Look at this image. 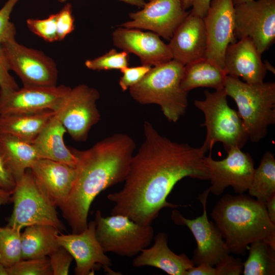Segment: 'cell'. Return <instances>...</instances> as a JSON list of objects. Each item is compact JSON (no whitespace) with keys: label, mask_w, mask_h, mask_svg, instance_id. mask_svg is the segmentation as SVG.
<instances>
[{"label":"cell","mask_w":275,"mask_h":275,"mask_svg":"<svg viewBox=\"0 0 275 275\" xmlns=\"http://www.w3.org/2000/svg\"><path fill=\"white\" fill-rule=\"evenodd\" d=\"M95 228V220L91 221L88 223L87 228L79 233H60L57 236L58 242L75 260L76 275L94 274L95 270L102 268L108 274H119L111 268V260L96 238Z\"/></svg>","instance_id":"obj_14"},{"label":"cell","mask_w":275,"mask_h":275,"mask_svg":"<svg viewBox=\"0 0 275 275\" xmlns=\"http://www.w3.org/2000/svg\"><path fill=\"white\" fill-rule=\"evenodd\" d=\"M224 70L227 75L241 77L249 84L263 82L267 72L261 54L248 37L241 38L228 46Z\"/></svg>","instance_id":"obj_21"},{"label":"cell","mask_w":275,"mask_h":275,"mask_svg":"<svg viewBox=\"0 0 275 275\" xmlns=\"http://www.w3.org/2000/svg\"><path fill=\"white\" fill-rule=\"evenodd\" d=\"M20 230L7 226L0 227V263L9 267L21 260Z\"/></svg>","instance_id":"obj_30"},{"label":"cell","mask_w":275,"mask_h":275,"mask_svg":"<svg viewBox=\"0 0 275 275\" xmlns=\"http://www.w3.org/2000/svg\"><path fill=\"white\" fill-rule=\"evenodd\" d=\"M54 112L50 109L32 113L0 114V134L13 136L33 143Z\"/></svg>","instance_id":"obj_24"},{"label":"cell","mask_w":275,"mask_h":275,"mask_svg":"<svg viewBox=\"0 0 275 275\" xmlns=\"http://www.w3.org/2000/svg\"><path fill=\"white\" fill-rule=\"evenodd\" d=\"M12 194L0 189V206L11 202Z\"/></svg>","instance_id":"obj_44"},{"label":"cell","mask_w":275,"mask_h":275,"mask_svg":"<svg viewBox=\"0 0 275 275\" xmlns=\"http://www.w3.org/2000/svg\"><path fill=\"white\" fill-rule=\"evenodd\" d=\"M16 185V180L7 168L0 154V189L13 193Z\"/></svg>","instance_id":"obj_40"},{"label":"cell","mask_w":275,"mask_h":275,"mask_svg":"<svg viewBox=\"0 0 275 275\" xmlns=\"http://www.w3.org/2000/svg\"><path fill=\"white\" fill-rule=\"evenodd\" d=\"M189 12L183 9L180 0H148L141 10L130 13V20L120 26L147 30L170 40Z\"/></svg>","instance_id":"obj_16"},{"label":"cell","mask_w":275,"mask_h":275,"mask_svg":"<svg viewBox=\"0 0 275 275\" xmlns=\"http://www.w3.org/2000/svg\"><path fill=\"white\" fill-rule=\"evenodd\" d=\"M153 239V245L142 250L133 259V266H150L170 275H185L186 271L195 265L192 259L184 253L177 255L169 248L166 233L159 232Z\"/></svg>","instance_id":"obj_22"},{"label":"cell","mask_w":275,"mask_h":275,"mask_svg":"<svg viewBox=\"0 0 275 275\" xmlns=\"http://www.w3.org/2000/svg\"><path fill=\"white\" fill-rule=\"evenodd\" d=\"M204 94V100L194 101L205 117L201 126L206 127V135L201 147L210 152L216 143L221 142L227 152L233 147L242 149L249 136L238 112L229 105L225 89L212 93L206 90Z\"/></svg>","instance_id":"obj_6"},{"label":"cell","mask_w":275,"mask_h":275,"mask_svg":"<svg viewBox=\"0 0 275 275\" xmlns=\"http://www.w3.org/2000/svg\"><path fill=\"white\" fill-rule=\"evenodd\" d=\"M268 215L271 222L275 224V194L265 203Z\"/></svg>","instance_id":"obj_43"},{"label":"cell","mask_w":275,"mask_h":275,"mask_svg":"<svg viewBox=\"0 0 275 275\" xmlns=\"http://www.w3.org/2000/svg\"><path fill=\"white\" fill-rule=\"evenodd\" d=\"M251 0H232L234 6H236Z\"/></svg>","instance_id":"obj_48"},{"label":"cell","mask_w":275,"mask_h":275,"mask_svg":"<svg viewBox=\"0 0 275 275\" xmlns=\"http://www.w3.org/2000/svg\"><path fill=\"white\" fill-rule=\"evenodd\" d=\"M185 275H216L215 269L207 263H201L189 268Z\"/></svg>","instance_id":"obj_42"},{"label":"cell","mask_w":275,"mask_h":275,"mask_svg":"<svg viewBox=\"0 0 275 275\" xmlns=\"http://www.w3.org/2000/svg\"><path fill=\"white\" fill-rule=\"evenodd\" d=\"M100 97L95 88L85 84L70 88L54 114L72 139L84 142L91 128L100 119L96 102Z\"/></svg>","instance_id":"obj_9"},{"label":"cell","mask_w":275,"mask_h":275,"mask_svg":"<svg viewBox=\"0 0 275 275\" xmlns=\"http://www.w3.org/2000/svg\"><path fill=\"white\" fill-rule=\"evenodd\" d=\"M125 3L143 8L146 4L144 0H119Z\"/></svg>","instance_id":"obj_45"},{"label":"cell","mask_w":275,"mask_h":275,"mask_svg":"<svg viewBox=\"0 0 275 275\" xmlns=\"http://www.w3.org/2000/svg\"><path fill=\"white\" fill-rule=\"evenodd\" d=\"M209 188L199 195L203 213L194 219L186 218L177 209L172 211L171 217L178 225L185 226L191 231L197 243L192 260L195 265L207 263L214 266L230 253L219 230L213 222L209 221L207 214V201Z\"/></svg>","instance_id":"obj_13"},{"label":"cell","mask_w":275,"mask_h":275,"mask_svg":"<svg viewBox=\"0 0 275 275\" xmlns=\"http://www.w3.org/2000/svg\"><path fill=\"white\" fill-rule=\"evenodd\" d=\"M95 221L96 237L105 253L132 257L148 248L154 238L151 225L139 224L125 215L104 217L97 210Z\"/></svg>","instance_id":"obj_7"},{"label":"cell","mask_w":275,"mask_h":275,"mask_svg":"<svg viewBox=\"0 0 275 275\" xmlns=\"http://www.w3.org/2000/svg\"><path fill=\"white\" fill-rule=\"evenodd\" d=\"M0 275H8L7 267L0 263Z\"/></svg>","instance_id":"obj_47"},{"label":"cell","mask_w":275,"mask_h":275,"mask_svg":"<svg viewBox=\"0 0 275 275\" xmlns=\"http://www.w3.org/2000/svg\"><path fill=\"white\" fill-rule=\"evenodd\" d=\"M48 256L52 275L68 274L73 258L68 251L60 246Z\"/></svg>","instance_id":"obj_37"},{"label":"cell","mask_w":275,"mask_h":275,"mask_svg":"<svg viewBox=\"0 0 275 275\" xmlns=\"http://www.w3.org/2000/svg\"><path fill=\"white\" fill-rule=\"evenodd\" d=\"M169 41L173 60L184 66L205 58L207 40L203 18L189 12Z\"/></svg>","instance_id":"obj_20"},{"label":"cell","mask_w":275,"mask_h":275,"mask_svg":"<svg viewBox=\"0 0 275 275\" xmlns=\"http://www.w3.org/2000/svg\"><path fill=\"white\" fill-rule=\"evenodd\" d=\"M224 89L237 105L249 139L260 142L275 124L274 82L249 84L227 75Z\"/></svg>","instance_id":"obj_5"},{"label":"cell","mask_w":275,"mask_h":275,"mask_svg":"<svg viewBox=\"0 0 275 275\" xmlns=\"http://www.w3.org/2000/svg\"><path fill=\"white\" fill-rule=\"evenodd\" d=\"M1 45L10 70L20 78L23 86H57L56 64L43 51L20 44L15 38L8 40Z\"/></svg>","instance_id":"obj_10"},{"label":"cell","mask_w":275,"mask_h":275,"mask_svg":"<svg viewBox=\"0 0 275 275\" xmlns=\"http://www.w3.org/2000/svg\"><path fill=\"white\" fill-rule=\"evenodd\" d=\"M266 69L267 70L271 72L273 74L275 73V69L267 61H264V62Z\"/></svg>","instance_id":"obj_46"},{"label":"cell","mask_w":275,"mask_h":275,"mask_svg":"<svg viewBox=\"0 0 275 275\" xmlns=\"http://www.w3.org/2000/svg\"><path fill=\"white\" fill-rule=\"evenodd\" d=\"M184 66L172 59L152 67L139 83L129 89L131 97L142 104L159 105L168 121L176 122L188 106V92L180 85Z\"/></svg>","instance_id":"obj_4"},{"label":"cell","mask_w":275,"mask_h":275,"mask_svg":"<svg viewBox=\"0 0 275 275\" xmlns=\"http://www.w3.org/2000/svg\"><path fill=\"white\" fill-rule=\"evenodd\" d=\"M8 275H52L49 258L21 259L7 267Z\"/></svg>","instance_id":"obj_32"},{"label":"cell","mask_w":275,"mask_h":275,"mask_svg":"<svg viewBox=\"0 0 275 275\" xmlns=\"http://www.w3.org/2000/svg\"><path fill=\"white\" fill-rule=\"evenodd\" d=\"M11 201L13 209L8 226L21 230L32 225H47L60 231L65 230L58 217L57 207L36 184L30 169L16 181Z\"/></svg>","instance_id":"obj_8"},{"label":"cell","mask_w":275,"mask_h":275,"mask_svg":"<svg viewBox=\"0 0 275 275\" xmlns=\"http://www.w3.org/2000/svg\"><path fill=\"white\" fill-rule=\"evenodd\" d=\"M152 67L141 65L136 67L128 66L120 70L122 73L119 84L123 91H125L139 83L149 71Z\"/></svg>","instance_id":"obj_36"},{"label":"cell","mask_w":275,"mask_h":275,"mask_svg":"<svg viewBox=\"0 0 275 275\" xmlns=\"http://www.w3.org/2000/svg\"><path fill=\"white\" fill-rule=\"evenodd\" d=\"M227 152V157L221 160L213 159L211 151L203 158L209 173L210 193L215 196L222 194L229 186L236 193L243 194L249 189L255 171L254 161L249 153L237 147Z\"/></svg>","instance_id":"obj_12"},{"label":"cell","mask_w":275,"mask_h":275,"mask_svg":"<svg viewBox=\"0 0 275 275\" xmlns=\"http://www.w3.org/2000/svg\"><path fill=\"white\" fill-rule=\"evenodd\" d=\"M227 76L223 69L204 58L184 65L180 85L188 93L199 87L216 90L224 88Z\"/></svg>","instance_id":"obj_27"},{"label":"cell","mask_w":275,"mask_h":275,"mask_svg":"<svg viewBox=\"0 0 275 275\" xmlns=\"http://www.w3.org/2000/svg\"><path fill=\"white\" fill-rule=\"evenodd\" d=\"M30 169L38 186L54 205L61 208L72 189L76 177L75 168L40 158Z\"/></svg>","instance_id":"obj_19"},{"label":"cell","mask_w":275,"mask_h":275,"mask_svg":"<svg viewBox=\"0 0 275 275\" xmlns=\"http://www.w3.org/2000/svg\"><path fill=\"white\" fill-rule=\"evenodd\" d=\"M57 14H50L45 19L29 18L26 25L34 34L48 42L57 41Z\"/></svg>","instance_id":"obj_33"},{"label":"cell","mask_w":275,"mask_h":275,"mask_svg":"<svg viewBox=\"0 0 275 275\" xmlns=\"http://www.w3.org/2000/svg\"><path fill=\"white\" fill-rule=\"evenodd\" d=\"M61 231L51 225H35L26 227L21 233V259L47 257L58 249L57 236Z\"/></svg>","instance_id":"obj_26"},{"label":"cell","mask_w":275,"mask_h":275,"mask_svg":"<svg viewBox=\"0 0 275 275\" xmlns=\"http://www.w3.org/2000/svg\"><path fill=\"white\" fill-rule=\"evenodd\" d=\"M70 87L23 86L16 90H0V114L55 111Z\"/></svg>","instance_id":"obj_17"},{"label":"cell","mask_w":275,"mask_h":275,"mask_svg":"<svg viewBox=\"0 0 275 275\" xmlns=\"http://www.w3.org/2000/svg\"><path fill=\"white\" fill-rule=\"evenodd\" d=\"M180 1L184 10L191 8L190 14L203 18L208 11L210 0H180Z\"/></svg>","instance_id":"obj_41"},{"label":"cell","mask_w":275,"mask_h":275,"mask_svg":"<svg viewBox=\"0 0 275 275\" xmlns=\"http://www.w3.org/2000/svg\"><path fill=\"white\" fill-rule=\"evenodd\" d=\"M216 275H239L242 274L243 263L240 258L229 254L222 258L215 264Z\"/></svg>","instance_id":"obj_38"},{"label":"cell","mask_w":275,"mask_h":275,"mask_svg":"<svg viewBox=\"0 0 275 275\" xmlns=\"http://www.w3.org/2000/svg\"><path fill=\"white\" fill-rule=\"evenodd\" d=\"M0 154L16 181L41 158L32 143L7 134H0Z\"/></svg>","instance_id":"obj_25"},{"label":"cell","mask_w":275,"mask_h":275,"mask_svg":"<svg viewBox=\"0 0 275 275\" xmlns=\"http://www.w3.org/2000/svg\"><path fill=\"white\" fill-rule=\"evenodd\" d=\"M115 46L137 56L143 65L155 66L172 60L168 45L156 34L120 26L112 33Z\"/></svg>","instance_id":"obj_18"},{"label":"cell","mask_w":275,"mask_h":275,"mask_svg":"<svg viewBox=\"0 0 275 275\" xmlns=\"http://www.w3.org/2000/svg\"><path fill=\"white\" fill-rule=\"evenodd\" d=\"M59 2L60 3H64V2H66L68 0H58Z\"/></svg>","instance_id":"obj_49"},{"label":"cell","mask_w":275,"mask_h":275,"mask_svg":"<svg viewBox=\"0 0 275 275\" xmlns=\"http://www.w3.org/2000/svg\"><path fill=\"white\" fill-rule=\"evenodd\" d=\"M203 20L207 40L205 58L224 70L226 50L230 44L237 41L232 0H210Z\"/></svg>","instance_id":"obj_15"},{"label":"cell","mask_w":275,"mask_h":275,"mask_svg":"<svg viewBox=\"0 0 275 275\" xmlns=\"http://www.w3.org/2000/svg\"><path fill=\"white\" fill-rule=\"evenodd\" d=\"M18 1L8 0L0 9V45L9 39L15 38L16 28L10 21V16Z\"/></svg>","instance_id":"obj_34"},{"label":"cell","mask_w":275,"mask_h":275,"mask_svg":"<svg viewBox=\"0 0 275 275\" xmlns=\"http://www.w3.org/2000/svg\"><path fill=\"white\" fill-rule=\"evenodd\" d=\"M135 148L131 137L118 133L86 150L71 149L77 159L76 177L70 195L60 209L72 233L87 228L95 198L107 188L124 181Z\"/></svg>","instance_id":"obj_2"},{"label":"cell","mask_w":275,"mask_h":275,"mask_svg":"<svg viewBox=\"0 0 275 275\" xmlns=\"http://www.w3.org/2000/svg\"><path fill=\"white\" fill-rule=\"evenodd\" d=\"M211 217L230 253L244 255L250 244L259 240L275 249V224L265 203L250 195H224L213 207Z\"/></svg>","instance_id":"obj_3"},{"label":"cell","mask_w":275,"mask_h":275,"mask_svg":"<svg viewBox=\"0 0 275 275\" xmlns=\"http://www.w3.org/2000/svg\"><path fill=\"white\" fill-rule=\"evenodd\" d=\"M57 14L56 28L57 41H61L74 30V18L72 6L66 4Z\"/></svg>","instance_id":"obj_35"},{"label":"cell","mask_w":275,"mask_h":275,"mask_svg":"<svg viewBox=\"0 0 275 275\" xmlns=\"http://www.w3.org/2000/svg\"><path fill=\"white\" fill-rule=\"evenodd\" d=\"M248 191L250 196L264 203L275 194V158L270 151L264 154L255 169Z\"/></svg>","instance_id":"obj_28"},{"label":"cell","mask_w":275,"mask_h":275,"mask_svg":"<svg viewBox=\"0 0 275 275\" xmlns=\"http://www.w3.org/2000/svg\"><path fill=\"white\" fill-rule=\"evenodd\" d=\"M144 140L133 155L122 188L108 194L115 203L111 215H123L143 225H151L164 208L181 205L167 201L176 183L185 177L209 180L201 147L173 142L148 121L143 124Z\"/></svg>","instance_id":"obj_1"},{"label":"cell","mask_w":275,"mask_h":275,"mask_svg":"<svg viewBox=\"0 0 275 275\" xmlns=\"http://www.w3.org/2000/svg\"><path fill=\"white\" fill-rule=\"evenodd\" d=\"M236 39L250 38L262 54L275 41V0H251L234 6Z\"/></svg>","instance_id":"obj_11"},{"label":"cell","mask_w":275,"mask_h":275,"mask_svg":"<svg viewBox=\"0 0 275 275\" xmlns=\"http://www.w3.org/2000/svg\"><path fill=\"white\" fill-rule=\"evenodd\" d=\"M129 64L128 53L124 51L118 52L112 49L105 54L85 61L86 67L93 70H121Z\"/></svg>","instance_id":"obj_31"},{"label":"cell","mask_w":275,"mask_h":275,"mask_svg":"<svg viewBox=\"0 0 275 275\" xmlns=\"http://www.w3.org/2000/svg\"><path fill=\"white\" fill-rule=\"evenodd\" d=\"M66 130L55 114L39 133L33 144L41 158L50 159L75 168L77 159L65 144Z\"/></svg>","instance_id":"obj_23"},{"label":"cell","mask_w":275,"mask_h":275,"mask_svg":"<svg viewBox=\"0 0 275 275\" xmlns=\"http://www.w3.org/2000/svg\"><path fill=\"white\" fill-rule=\"evenodd\" d=\"M249 256L243 263L244 275H274L275 249L263 240L252 242Z\"/></svg>","instance_id":"obj_29"},{"label":"cell","mask_w":275,"mask_h":275,"mask_svg":"<svg viewBox=\"0 0 275 275\" xmlns=\"http://www.w3.org/2000/svg\"><path fill=\"white\" fill-rule=\"evenodd\" d=\"M10 70L5 51L0 45V90H16L19 89L15 79L10 74Z\"/></svg>","instance_id":"obj_39"}]
</instances>
